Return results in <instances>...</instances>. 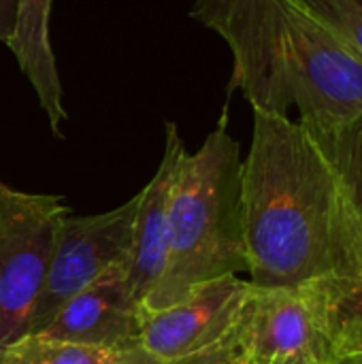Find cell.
<instances>
[{"label": "cell", "instance_id": "obj_1", "mask_svg": "<svg viewBox=\"0 0 362 364\" xmlns=\"http://www.w3.org/2000/svg\"><path fill=\"white\" fill-rule=\"evenodd\" d=\"M241 215L250 284L305 286L358 275L335 173L301 122L254 111Z\"/></svg>", "mask_w": 362, "mask_h": 364}, {"label": "cell", "instance_id": "obj_2", "mask_svg": "<svg viewBox=\"0 0 362 364\" xmlns=\"http://www.w3.org/2000/svg\"><path fill=\"white\" fill-rule=\"evenodd\" d=\"M190 17L224 38L233 53L230 92L254 111L309 130L362 117V64L301 0H194Z\"/></svg>", "mask_w": 362, "mask_h": 364}, {"label": "cell", "instance_id": "obj_3", "mask_svg": "<svg viewBox=\"0 0 362 364\" xmlns=\"http://www.w3.org/2000/svg\"><path fill=\"white\" fill-rule=\"evenodd\" d=\"M241 149L226 115L205 143L183 154L171 188L166 262L143 303L158 311L181 301L198 284L247 273L241 215Z\"/></svg>", "mask_w": 362, "mask_h": 364}, {"label": "cell", "instance_id": "obj_4", "mask_svg": "<svg viewBox=\"0 0 362 364\" xmlns=\"http://www.w3.org/2000/svg\"><path fill=\"white\" fill-rule=\"evenodd\" d=\"M66 213L55 194H30L0 181V352L30 333Z\"/></svg>", "mask_w": 362, "mask_h": 364}, {"label": "cell", "instance_id": "obj_5", "mask_svg": "<svg viewBox=\"0 0 362 364\" xmlns=\"http://www.w3.org/2000/svg\"><path fill=\"white\" fill-rule=\"evenodd\" d=\"M228 346L243 364H329L335 358L309 284H250Z\"/></svg>", "mask_w": 362, "mask_h": 364}, {"label": "cell", "instance_id": "obj_6", "mask_svg": "<svg viewBox=\"0 0 362 364\" xmlns=\"http://www.w3.org/2000/svg\"><path fill=\"white\" fill-rule=\"evenodd\" d=\"M137 205L139 198L134 196L113 211L81 218L66 213L62 218L28 335L41 333L62 305L96 282L107 269L126 262Z\"/></svg>", "mask_w": 362, "mask_h": 364}, {"label": "cell", "instance_id": "obj_7", "mask_svg": "<svg viewBox=\"0 0 362 364\" xmlns=\"http://www.w3.org/2000/svg\"><path fill=\"white\" fill-rule=\"evenodd\" d=\"M247 292L250 282L228 275L198 284L164 309L143 311L141 350L173 364L228 346Z\"/></svg>", "mask_w": 362, "mask_h": 364}, {"label": "cell", "instance_id": "obj_8", "mask_svg": "<svg viewBox=\"0 0 362 364\" xmlns=\"http://www.w3.org/2000/svg\"><path fill=\"white\" fill-rule=\"evenodd\" d=\"M141 328L143 305L128 286L126 262H119L62 305L36 335L126 354L141 348Z\"/></svg>", "mask_w": 362, "mask_h": 364}, {"label": "cell", "instance_id": "obj_9", "mask_svg": "<svg viewBox=\"0 0 362 364\" xmlns=\"http://www.w3.org/2000/svg\"><path fill=\"white\" fill-rule=\"evenodd\" d=\"M186 154L179 130L166 122V145L151 181L137 194L139 205L132 226V243L126 258V279L134 299L143 305L162 277L166 262L169 200L177 164Z\"/></svg>", "mask_w": 362, "mask_h": 364}, {"label": "cell", "instance_id": "obj_10", "mask_svg": "<svg viewBox=\"0 0 362 364\" xmlns=\"http://www.w3.org/2000/svg\"><path fill=\"white\" fill-rule=\"evenodd\" d=\"M51 2L53 0H17L15 23L6 47L32 85L51 130L60 134V126L68 115L64 109V90L49 38Z\"/></svg>", "mask_w": 362, "mask_h": 364}, {"label": "cell", "instance_id": "obj_11", "mask_svg": "<svg viewBox=\"0 0 362 364\" xmlns=\"http://www.w3.org/2000/svg\"><path fill=\"white\" fill-rule=\"evenodd\" d=\"M309 130V128H307ZM335 173L352 237L358 275H362V117L331 130H309Z\"/></svg>", "mask_w": 362, "mask_h": 364}, {"label": "cell", "instance_id": "obj_12", "mask_svg": "<svg viewBox=\"0 0 362 364\" xmlns=\"http://www.w3.org/2000/svg\"><path fill=\"white\" fill-rule=\"evenodd\" d=\"M335 358L362 354V275L309 284Z\"/></svg>", "mask_w": 362, "mask_h": 364}, {"label": "cell", "instance_id": "obj_13", "mask_svg": "<svg viewBox=\"0 0 362 364\" xmlns=\"http://www.w3.org/2000/svg\"><path fill=\"white\" fill-rule=\"evenodd\" d=\"M119 356L73 341L26 335L0 352V364H113Z\"/></svg>", "mask_w": 362, "mask_h": 364}, {"label": "cell", "instance_id": "obj_14", "mask_svg": "<svg viewBox=\"0 0 362 364\" xmlns=\"http://www.w3.org/2000/svg\"><path fill=\"white\" fill-rule=\"evenodd\" d=\"M362 64V0H301Z\"/></svg>", "mask_w": 362, "mask_h": 364}, {"label": "cell", "instance_id": "obj_15", "mask_svg": "<svg viewBox=\"0 0 362 364\" xmlns=\"http://www.w3.org/2000/svg\"><path fill=\"white\" fill-rule=\"evenodd\" d=\"M173 364H243L239 360V356L233 352L230 346H222L218 350H211V352H205V354H196V356H190V358H183L179 363Z\"/></svg>", "mask_w": 362, "mask_h": 364}, {"label": "cell", "instance_id": "obj_16", "mask_svg": "<svg viewBox=\"0 0 362 364\" xmlns=\"http://www.w3.org/2000/svg\"><path fill=\"white\" fill-rule=\"evenodd\" d=\"M15 6H17V0H0V43H4V45L13 32Z\"/></svg>", "mask_w": 362, "mask_h": 364}, {"label": "cell", "instance_id": "obj_17", "mask_svg": "<svg viewBox=\"0 0 362 364\" xmlns=\"http://www.w3.org/2000/svg\"><path fill=\"white\" fill-rule=\"evenodd\" d=\"M113 364H166L162 363V360H158L156 356H151L149 352H145V350H132V352H126V354H122L117 360Z\"/></svg>", "mask_w": 362, "mask_h": 364}, {"label": "cell", "instance_id": "obj_18", "mask_svg": "<svg viewBox=\"0 0 362 364\" xmlns=\"http://www.w3.org/2000/svg\"><path fill=\"white\" fill-rule=\"evenodd\" d=\"M329 364H362V354H346V356H337Z\"/></svg>", "mask_w": 362, "mask_h": 364}]
</instances>
